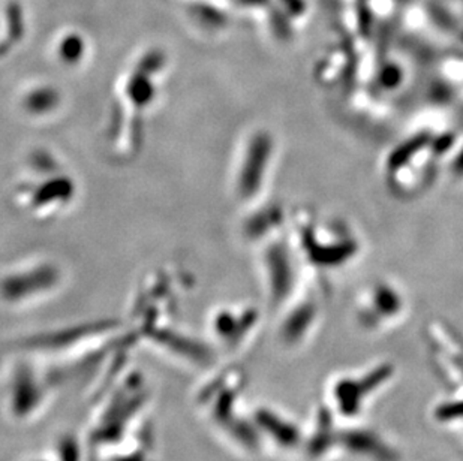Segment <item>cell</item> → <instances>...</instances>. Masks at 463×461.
<instances>
[{
  "instance_id": "obj_1",
  "label": "cell",
  "mask_w": 463,
  "mask_h": 461,
  "mask_svg": "<svg viewBox=\"0 0 463 461\" xmlns=\"http://www.w3.org/2000/svg\"><path fill=\"white\" fill-rule=\"evenodd\" d=\"M38 398H39V393L32 376L29 375L28 371L20 373L14 384V398H13L14 411L19 415H26L37 406Z\"/></svg>"
},
{
  "instance_id": "obj_2",
  "label": "cell",
  "mask_w": 463,
  "mask_h": 461,
  "mask_svg": "<svg viewBox=\"0 0 463 461\" xmlns=\"http://www.w3.org/2000/svg\"><path fill=\"white\" fill-rule=\"evenodd\" d=\"M60 452H62V461H79V449L73 439H66L60 443Z\"/></svg>"
}]
</instances>
